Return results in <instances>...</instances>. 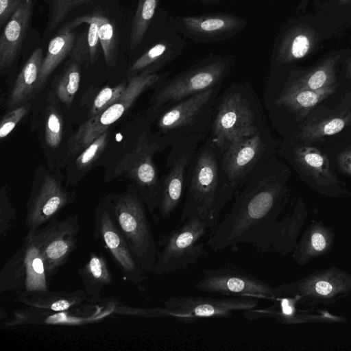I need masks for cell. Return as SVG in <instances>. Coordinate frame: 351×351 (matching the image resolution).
Listing matches in <instances>:
<instances>
[{"mask_svg": "<svg viewBox=\"0 0 351 351\" xmlns=\"http://www.w3.org/2000/svg\"><path fill=\"white\" fill-rule=\"evenodd\" d=\"M280 191V185L269 178L247 187L213 229L207 246L217 252L246 243L261 252H267L277 223Z\"/></svg>", "mask_w": 351, "mask_h": 351, "instance_id": "1", "label": "cell"}, {"mask_svg": "<svg viewBox=\"0 0 351 351\" xmlns=\"http://www.w3.org/2000/svg\"><path fill=\"white\" fill-rule=\"evenodd\" d=\"M219 163L215 149L204 147L198 154L181 214L180 222L197 216L206 221L211 228L230 197L219 186Z\"/></svg>", "mask_w": 351, "mask_h": 351, "instance_id": "2", "label": "cell"}, {"mask_svg": "<svg viewBox=\"0 0 351 351\" xmlns=\"http://www.w3.org/2000/svg\"><path fill=\"white\" fill-rule=\"evenodd\" d=\"M115 223L134 257L145 271L152 272L158 248L147 217L144 202L134 189L106 200Z\"/></svg>", "mask_w": 351, "mask_h": 351, "instance_id": "3", "label": "cell"}, {"mask_svg": "<svg viewBox=\"0 0 351 351\" xmlns=\"http://www.w3.org/2000/svg\"><path fill=\"white\" fill-rule=\"evenodd\" d=\"M179 228L162 235L158 241L160 250L152 271L156 276L169 274L194 265L206 252L199 241L211 228L202 218L193 216Z\"/></svg>", "mask_w": 351, "mask_h": 351, "instance_id": "4", "label": "cell"}, {"mask_svg": "<svg viewBox=\"0 0 351 351\" xmlns=\"http://www.w3.org/2000/svg\"><path fill=\"white\" fill-rule=\"evenodd\" d=\"M40 228L30 230L20 248L0 271V292L32 293L48 289Z\"/></svg>", "mask_w": 351, "mask_h": 351, "instance_id": "5", "label": "cell"}, {"mask_svg": "<svg viewBox=\"0 0 351 351\" xmlns=\"http://www.w3.org/2000/svg\"><path fill=\"white\" fill-rule=\"evenodd\" d=\"M162 75L145 70L131 77L126 89L115 103L80 125L69 142V152H82L117 121L147 89L159 82Z\"/></svg>", "mask_w": 351, "mask_h": 351, "instance_id": "6", "label": "cell"}, {"mask_svg": "<svg viewBox=\"0 0 351 351\" xmlns=\"http://www.w3.org/2000/svg\"><path fill=\"white\" fill-rule=\"evenodd\" d=\"M258 304V298L250 297L171 296L163 301L168 317L185 324L204 318H227L234 312L254 308Z\"/></svg>", "mask_w": 351, "mask_h": 351, "instance_id": "7", "label": "cell"}, {"mask_svg": "<svg viewBox=\"0 0 351 351\" xmlns=\"http://www.w3.org/2000/svg\"><path fill=\"white\" fill-rule=\"evenodd\" d=\"M198 291L230 297L275 299L276 289L250 274L230 267L208 269L194 285Z\"/></svg>", "mask_w": 351, "mask_h": 351, "instance_id": "8", "label": "cell"}, {"mask_svg": "<svg viewBox=\"0 0 351 351\" xmlns=\"http://www.w3.org/2000/svg\"><path fill=\"white\" fill-rule=\"evenodd\" d=\"M158 147V143L142 137L118 167L136 183L137 192L151 213L158 208L161 195L162 184L153 160Z\"/></svg>", "mask_w": 351, "mask_h": 351, "instance_id": "9", "label": "cell"}, {"mask_svg": "<svg viewBox=\"0 0 351 351\" xmlns=\"http://www.w3.org/2000/svg\"><path fill=\"white\" fill-rule=\"evenodd\" d=\"M94 235L108 250L126 280L134 284H140L144 281L145 271L136 261L115 223L106 200L96 209Z\"/></svg>", "mask_w": 351, "mask_h": 351, "instance_id": "10", "label": "cell"}, {"mask_svg": "<svg viewBox=\"0 0 351 351\" xmlns=\"http://www.w3.org/2000/svg\"><path fill=\"white\" fill-rule=\"evenodd\" d=\"M12 319L4 322L5 326H17L27 324L77 326L104 319L114 314V302H106V305L98 306L89 303L75 308L55 311L45 308L27 306L13 311Z\"/></svg>", "mask_w": 351, "mask_h": 351, "instance_id": "11", "label": "cell"}, {"mask_svg": "<svg viewBox=\"0 0 351 351\" xmlns=\"http://www.w3.org/2000/svg\"><path fill=\"white\" fill-rule=\"evenodd\" d=\"M249 103L239 93L227 95L219 105L213 123L215 144L221 149L237 138L257 133Z\"/></svg>", "mask_w": 351, "mask_h": 351, "instance_id": "12", "label": "cell"}, {"mask_svg": "<svg viewBox=\"0 0 351 351\" xmlns=\"http://www.w3.org/2000/svg\"><path fill=\"white\" fill-rule=\"evenodd\" d=\"M41 250L48 278L66 263L77 247L80 223L77 215L63 220L56 217L40 228Z\"/></svg>", "mask_w": 351, "mask_h": 351, "instance_id": "13", "label": "cell"}, {"mask_svg": "<svg viewBox=\"0 0 351 351\" xmlns=\"http://www.w3.org/2000/svg\"><path fill=\"white\" fill-rule=\"evenodd\" d=\"M227 64L215 61L199 66L168 82L154 95L152 104L158 108L212 88L223 77Z\"/></svg>", "mask_w": 351, "mask_h": 351, "instance_id": "14", "label": "cell"}, {"mask_svg": "<svg viewBox=\"0 0 351 351\" xmlns=\"http://www.w3.org/2000/svg\"><path fill=\"white\" fill-rule=\"evenodd\" d=\"M73 200L60 181L46 175L32 190L27 204L25 226L28 230H37L56 218L59 212Z\"/></svg>", "mask_w": 351, "mask_h": 351, "instance_id": "15", "label": "cell"}, {"mask_svg": "<svg viewBox=\"0 0 351 351\" xmlns=\"http://www.w3.org/2000/svg\"><path fill=\"white\" fill-rule=\"evenodd\" d=\"M263 142L258 132L232 141L225 149L223 170L233 184L241 179L257 161L263 152Z\"/></svg>", "mask_w": 351, "mask_h": 351, "instance_id": "16", "label": "cell"}, {"mask_svg": "<svg viewBox=\"0 0 351 351\" xmlns=\"http://www.w3.org/2000/svg\"><path fill=\"white\" fill-rule=\"evenodd\" d=\"M33 0H25L8 21L0 37V69L11 66L17 58L31 20Z\"/></svg>", "mask_w": 351, "mask_h": 351, "instance_id": "17", "label": "cell"}, {"mask_svg": "<svg viewBox=\"0 0 351 351\" xmlns=\"http://www.w3.org/2000/svg\"><path fill=\"white\" fill-rule=\"evenodd\" d=\"M191 158V151L184 152L178 157L162 183L158 208L164 219L169 217L180 202L185 173Z\"/></svg>", "mask_w": 351, "mask_h": 351, "instance_id": "18", "label": "cell"}, {"mask_svg": "<svg viewBox=\"0 0 351 351\" xmlns=\"http://www.w3.org/2000/svg\"><path fill=\"white\" fill-rule=\"evenodd\" d=\"M18 302L27 306L45 308L55 311H68L88 302L84 291H50L49 289L40 291L19 293Z\"/></svg>", "mask_w": 351, "mask_h": 351, "instance_id": "19", "label": "cell"}, {"mask_svg": "<svg viewBox=\"0 0 351 351\" xmlns=\"http://www.w3.org/2000/svg\"><path fill=\"white\" fill-rule=\"evenodd\" d=\"M213 88L198 93L180 101L160 117L158 126L169 132L191 123L201 112L213 96Z\"/></svg>", "mask_w": 351, "mask_h": 351, "instance_id": "20", "label": "cell"}, {"mask_svg": "<svg viewBox=\"0 0 351 351\" xmlns=\"http://www.w3.org/2000/svg\"><path fill=\"white\" fill-rule=\"evenodd\" d=\"M77 274L83 283L89 303L101 302L102 290L112 281V274L104 255L90 252L88 258L79 269Z\"/></svg>", "mask_w": 351, "mask_h": 351, "instance_id": "21", "label": "cell"}, {"mask_svg": "<svg viewBox=\"0 0 351 351\" xmlns=\"http://www.w3.org/2000/svg\"><path fill=\"white\" fill-rule=\"evenodd\" d=\"M75 33L64 26L49 43L46 55L43 59L36 90L40 91L47 78L72 51Z\"/></svg>", "mask_w": 351, "mask_h": 351, "instance_id": "22", "label": "cell"}, {"mask_svg": "<svg viewBox=\"0 0 351 351\" xmlns=\"http://www.w3.org/2000/svg\"><path fill=\"white\" fill-rule=\"evenodd\" d=\"M293 154L300 169L317 184L329 185L337 182L327 156L319 149L311 146L300 147Z\"/></svg>", "mask_w": 351, "mask_h": 351, "instance_id": "23", "label": "cell"}, {"mask_svg": "<svg viewBox=\"0 0 351 351\" xmlns=\"http://www.w3.org/2000/svg\"><path fill=\"white\" fill-rule=\"evenodd\" d=\"M43 59V49H36L16 77L8 98V108H13L23 102L36 90Z\"/></svg>", "mask_w": 351, "mask_h": 351, "instance_id": "24", "label": "cell"}, {"mask_svg": "<svg viewBox=\"0 0 351 351\" xmlns=\"http://www.w3.org/2000/svg\"><path fill=\"white\" fill-rule=\"evenodd\" d=\"M185 29L201 36H217L236 30L241 21L230 15H206L186 16L181 19Z\"/></svg>", "mask_w": 351, "mask_h": 351, "instance_id": "25", "label": "cell"}, {"mask_svg": "<svg viewBox=\"0 0 351 351\" xmlns=\"http://www.w3.org/2000/svg\"><path fill=\"white\" fill-rule=\"evenodd\" d=\"M83 23L88 24L89 26L75 40L71 54L77 62L93 64L97 58L99 43L97 23L90 15H84L75 18L64 27L73 29Z\"/></svg>", "mask_w": 351, "mask_h": 351, "instance_id": "26", "label": "cell"}, {"mask_svg": "<svg viewBox=\"0 0 351 351\" xmlns=\"http://www.w3.org/2000/svg\"><path fill=\"white\" fill-rule=\"evenodd\" d=\"M315 33L302 26L289 30L284 36L278 49L277 59L280 62L289 63L303 58L313 49Z\"/></svg>", "mask_w": 351, "mask_h": 351, "instance_id": "27", "label": "cell"}, {"mask_svg": "<svg viewBox=\"0 0 351 351\" xmlns=\"http://www.w3.org/2000/svg\"><path fill=\"white\" fill-rule=\"evenodd\" d=\"M334 91L335 86L311 90L299 88L290 85L278 97L276 104L288 108L300 116H305Z\"/></svg>", "mask_w": 351, "mask_h": 351, "instance_id": "28", "label": "cell"}, {"mask_svg": "<svg viewBox=\"0 0 351 351\" xmlns=\"http://www.w3.org/2000/svg\"><path fill=\"white\" fill-rule=\"evenodd\" d=\"M337 57H330L294 81L291 86L304 89L318 90L335 86Z\"/></svg>", "mask_w": 351, "mask_h": 351, "instance_id": "29", "label": "cell"}, {"mask_svg": "<svg viewBox=\"0 0 351 351\" xmlns=\"http://www.w3.org/2000/svg\"><path fill=\"white\" fill-rule=\"evenodd\" d=\"M159 0H138L130 35L129 46L135 50L141 44L154 17Z\"/></svg>", "mask_w": 351, "mask_h": 351, "instance_id": "30", "label": "cell"}, {"mask_svg": "<svg viewBox=\"0 0 351 351\" xmlns=\"http://www.w3.org/2000/svg\"><path fill=\"white\" fill-rule=\"evenodd\" d=\"M90 16L98 25L99 44L101 47L105 62L108 66L116 64L118 56L117 34L112 23L100 13H94Z\"/></svg>", "mask_w": 351, "mask_h": 351, "instance_id": "31", "label": "cell"}, {"mask_svg": "<svg viewBox=\"0 0 351 351\" xmlns=\"http://www.w3.org/2000/svg\"><path fill=\"white\" fill-rule=\"evenodd\" d=\"M351 122V113H343L304 126L302 137L306 140H317L336 134Z\"/></svg>", "mask_w": 351, "mask_h": 351, "instance_id": "32", "label": "cell"}, {"mask_svg": "<svg viewBox=\"0 0 351 351\" xmlns=\"http://www.w3.org/2000/svg\"><path fill=\"white\" fill-rule=\"evenodd\" d=\"M80 82V69L77 63H71L59 80L56 93L58 99L66 106H70L78 90Z\"/></svg>", "mask_w": 351, "mask_h": 351, "instance_id": "33", "label": "cell"}, {"mask_svg": "<svg viewBox=\"0 0 351 351\" xmlns=\"http://www.w3.org/2000/svg\"><path fill=\"white\" fill-rule=\"evenodd\" d=\"M93 0H49L48 20L45 34L56 29L75 8Z\"/></svg>", "mask_w": 351, "mask_h": 351, "instance_id": "34", "label": "cell"}, {"mask_svg": "<svg viewBox=\"0 0 351 351\" xmlns=\"http://www.w3.org/2000/svg\"><path fill=\"white\" fill-rule=\"evenodd\" d=\"M127 84L121 83L114 87L103 88L93 100L90 114L95 116L119 100L124 93Z\"/></svg>", "mask_w": 351, "mask_h": 351, "instance_id": "35", "label": "cell"}, {"mask_svg": "<svg viewBox=\"0 0 351 351\" xmlns=\"http://www.w3.org/2000/svg\"><path fill=\"white\" fill-rule=\"evenodd\" d=\"M63 123L60 113L54 108L47 114L45 122V139L51 148L57 147L62 136Z\"/></svg>", "mask_w": 351, "mask_h": 351, "instance_id": "36", "label": "cell"}, {"mask_svg": "<svg viewBox=\"0 0 351 351\" xmlns=\"http://www.w3.org/2000/svg\"><path fill=\"white\" fill-rule=\"evenodd\" d=\"M17 211L10 201L6 186L0 191V237L3 239L8 234L16 220Z\"/></svg>", "mask_w": 351, "mask_h": 351, "instance_id": "37", "label": "cell"}, {"mask_svg": "<svg viewBox=\"0 0 351 351\" xmlns=\"http://www.w3.org/2000/svg\"><path fill=\"white\" fill-rule=\"evenodd\" d=\"M108 138V131H105L91 142L80 153L76 160V165L80 169H87L100 156L104 149Z\"/></svg>", "mask_w": 351, "mask_h": 351, "instance_id": "38", "label": "cell"}, {"mask_svg": "<svg viewBox=\"0 0 351 351\" xmlns=\"http://www.w3.org/2000/svg\"><path fill=\"white\" fill-rule=\"evenodd\" d=\"M168 47L165 43H159L149 48L136 59L129 69V74H134L144 70L159 61L167 53Z\"/></svg>", "mask_w": 351, "mask_h": 351, "instance_id": "39", "label": "cell"}, {"mask_svg": "<svg viewBox=\"0 0 351 351\" xmlns=\"http://www.w3.org/2000/svg\"><path fill=\"white\" fill-rule=\"evenodd\" d=\"M115 314H125L148 318L168 317L167 311L165 307L131 308L127 307L117 302H114Z\"/></svg>", "mask_w": 351, "mask_h": 351, "instance_id": "40", "label": "cell"}, {"mask_svg": "<svg viewBox=\"0 0 351 351\" xmlns=\"http://www.w3.org/2000/svg\"><path fill=\"white\" fill-rule=\"evenodd\" d=\"M29 106V104H26L15 108L3 117L0 124L1 138L6 137L13 130L16 124L27 112Z\"/></svg>", "mask_w": 351, "mask_h": 351, "instance_id": "41", "label": "cell"}, {"mask_svg": "<svg viewBox=\"0 0 351 351\" xmlns=\"http://www.w3.org/2000/svg\"><path fill=\"white\" fill-rule=\"evenodd\" d=\"M25 0H0V25L2 26Z\"/></svg>", "mask_w": 351, "mask_h": 351, "instance_id": "42", "label": "cell"}, {"mask_svg": "<svg viewBox=\"0 0 351 351\" xmlns=\"http://www.w3.org/2000/svg\"><path fill=\"white\" fill-rule=\"evenodd\" d=\"M337 161L341 171L351 176V149L340 154Z\"/></svg>", "mask_w": 351, "mask_h": 351, "instance_id": "43", "label": "cell"}, {"mask_svg": "<svg viewBox=\"0 0 351 351\" xmlns=\"http://www.w3.org/2000/svg\"><path fill=\"white\" fill-rule=\"evenodd\" d=\"M314 291L319 295H328L334 291L335 288L332 285L326 280H319L315 282Z\"/></svg>", "mask_w": 351, "mask_h": 351, "instance_id": "44", "label": "cell"}, {"mask_svg": "<svg viewBox=\"0 0 351 351\" xmlns=\"http://www.w3.org/2000/svg\"><path fill=\"white\" fill-rule=\"evenodd\" d=\"M312 248L316 252H322L326 246L324 236L320 232H315L311 238Z\"/></svg>", "mask_w": 351, "mask_h": 351, "instance_id": "45", "label": "cell"}, {"mask_svg": "<svg viewBox=\"0 0 351 351\" xmlns=\"http://www.w3.org/2000/svg\"><path fill=\"white\" fill-rule=\"evenodd\" d=\"M347 69H348V71L350 75L351 76V57L348 60V64H347Z\"/></svg>", "mask_w": 351, "mask_h": 351, "instance_id": "46", "label": "cell"}, {"mask_svg": "<svg viewBox=\"0 0 351 351\" xmlns=\"http://www.w3.org/2000/svg\"><path fill=\"white\" fill-rule=\"evenodd\" d=\"M351 1V0H339V3L340 4H345V3H347L348 2Z\"/></svg>", "mask_w": 351, "mask_h": 351, "instance_id": "47", "label": "cell"}, {"mask_svg": "<svg viewBox=\"0 0 351 351\" xmlns=\"http://www.w3.org/2000/svg\"><path fill=\"white\" fill-rule=\"evenodd\" d=\"M200 1H204L206 2V1H209V0H200Z\"/></svg>", "mask_w": 351, "mask_h": 351, "instance_id": "48", "label": "cell"}]
</instances>
